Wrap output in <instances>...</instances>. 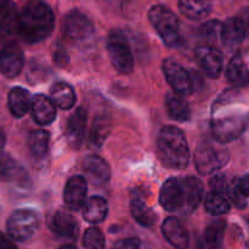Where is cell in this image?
Masks as SVG:
<instances>
[{
  "label": "cell",
  "instance_id": "6da1fadb",
  "mask_svg": "<svg viewBox=\"0 0 249 249\" xmlns=\"http://www.w3.org/2000/svg\"><path fill=\"white\" fill-rule=\"evenodd\" d=\"M203 197V184L195 177L170 178L163 184L160 203L172 213L191 214L199 206Z\"/></svg>",
  "mask_w": 249,
  "mask_h": 249
},
{
  "label": "cell",
  "instance_id": "7a4b0ae2",
  "mask_svg": "<svg viewBox=\"0 0 249 249\" xmlns=\"http://www.w3.org/2000/svg\"><path fill=\"white\" fill-rule=\"evenodd\" d=\"M55 26L53 10L43 0H28L18 14V36L26 43L45 40Z\"/></svg>",
  "mask_w": 249,
  "mask_h": 249
},
{
  "label": "cell",
  "instance_id": "3957f363",
  "mask_svg": "<svg viewBox=\"0 0 249 249\" xmlns=\"http://www.w3.org/2000/svg\"><path fill=\"white\" fill-rule=\"evenodd\" d=\"M158 157L172 169H185L190 160V148L186 136L177 126H164L157 139Z\"/></svg>",
  "mask_w": 249,
  "mask_h": 249
},
{
  "label": "cell",
  "instance_id": "277c9868",
  "mask_svg": "<svg viewBox=\"0 0 249 249\" xmlns=\"http://www.w3.org/2000/svg\"><path fill=\"white\" fill-rule=\"evenodd\" d=\"M148 18L165 45L169 48H178L182 43L180 21L177 15L173 14L169 9L163 5H156L151 7Z\"/></svg>",
  "mask_w": 249,
  "mask_h": 249
},
{
  "label": "cell",
  "instance_id": "5b68a950",
  "mask_svg": "<svg viewBox=\"0 0 249 249\" xmlns=\"http://www.w3.org/2000/svg\"><path fill=\"white\" fill-rule=\"evenodd\" d=\"M229 151L220 142H201L195 151L194 160L199 174L208 175L221 169L229 162Z\"/></svg>",
  "mask_w": 249,
  "mask_h": 249
},
{
  "label": "cell",
  "instance_id": "8992f818",
  "mask_svg": "<svg viewBox=\"0 0 249 249\" xmlns=\"http://www.w3.org/2000/svg\"><path fill=\"white\" fill-rule=\"evenodd\" d=\"M107 53L112 66L122 74L133 72L134 57L125 36L119 29H113L107 38Z\"/></svg>",
  "mask_w": 249,
  "mask_h": 249
},
{
  "label": "cell",
  "instance_id": "52a82bcc",
  "mask_svg": "<svg viewBox=\"0 0 249 249\" xmlns=\"http://www.w3.org/2000/svg\"><path fill=\"white\" fill-rule=\"evenodd\" d=\"M39 228V216L31 209L15 211L7 219L6 229L10 237L18 242H26L33 237Z\"/></svg>",
  "mask_w": 249,
  "mask_h": 249
},
{
  "label": "cell",
  "instance_id": "ba28073f",
  "mask_svg": "<svg viewBox=\"0 0 249 249\" xmlns=\"http://www.w3.org/2000/svg\"><path fill=\"white\" fill-rule=\"evenodd\" d=\"M246 126V117L241 114H229L215 117L211 123L212 135L216 142L226 143L242 136Z\"/></svg>",
  "mask_w": 249,
  "mask_h": 249
},
{
  "label": "cell",
  "instance_id": "9c48e42d",
  "mask_svg": "<svg viewBox=\"0 0 249 249\" xmlns=\"http://www.w3.org/2000/svg\"><path fill=\"white\" fill-rule=\"evenodd\" d=\"M249 36V9H245L238 16L226 19L221 26L220 39L228 48L240 45Z\"/></svg>",
  "mask_w": 249,
  "mask_h": 249
},
{
  "label": "cell",
  "instance_id": "30bf717a",
  "mask_svg": "<svg viewBox=\"0 0 249 249\" xmlns=\"http://www.w3.org/2000/svg\"><path fill=\"white\" fill-rule=\"evenodd\" d=\"M162 70L165 79L169 83L174 92L187 96L194 91V82L190 73L173 58H165L162 63Z\"/></svg>",
  "mask_w": 249,
  "mask_h": 249
},
{
  "label": "cell",
  "instance_id": "8fae6325",
  "mask_svg": "<svg viewBox=\"0 0 249 249\" xmlns=\"http://www.w3.org/2000/svg\"><path fill=\"white\" fill-rule=\"evenodd\" d=\"M62 32L66 38L72 41H84L91 38L95 28L92 22L79 11L66 15L62 23Z\"/></svg>",
  "mask_w": 249,
  "mask_h": 249
},
{
  "label": "cell",
  "instance_id": "7c38bea8",
  "mask_svg": "<svg viewBox=\"0 0 249 249\" xmlns=\"http://www.w3.org/2000/svg\"><path fill=\"white\" fill-rule=\"evenodd\" d=\"M24 66V56L15 41H9L0 50V73L6 78H15Z\"/></svg>",
  "mask_w": 249,
  "mask_h": 249
},
{
  "label": "cell",
  "instance_id": "4fadbf2b",
  "mask_svg": "<svg viewBox=\"0 0 249 249\" xmlns=\"http://www.w3.org/2000/svg\"><path fill=\"white\" fill-rule=\"evenodd\" d=\"M88 182L84 177L75 175L67 181L63 191V201L71 211H78L83 208L87 201Z\"/></svg>",
  "mask_w": 249,
  "mask_h": 249
},
{
  "label": "cell",
  "instance_id": "5bb4252c",
  "mask_svg": "<svg viewBox=\"0 0 249 249\" xmlns=\"http://www.w3.org/2000/svg\"><path fill=\"white\" fill-rule=\"evenodd\" d=\"M196 58L198 65L208 77L218 78L223 71V53L213 46H199L196 50Z\"/></svg>",
  "mask_w": 249,
  "mask_h": 249
},
{
  "label": "cell",
  "instance_id": "9a60e30c",
  "mask_svg": "<svg viewBox=\"0 0 249 249\" xmlns=\"http://www.w3.org/2000/svg\"><path fill=\"white\" fill-rule=\"evenodd\" d=\"M83 170L87 179L94 185L107 184L111 179V168L108 163L100 156L90 155L85 157Z\"/></svg>",
  "mask_w": 249,
  "mask_h": 249
},
{
  "label": "cell",
  "instance_id": "2e32d148",
  "mask_svg": "<svg viewBox=\"0 0 249 249\" xmlns=\"http://www.w3.org/2000/svg\"><path fill=\"white\" fill-rule=\"evenodd\" d=\"M88 114L83 107L75 109L74 113L68 118L66 136L70 145L74 148H79L84 141L85 130H87Z\"/></svg>",
  "mask_w": 249,
  "mask_h": 249
},
{
  "label": "cell",
  "instance_id": "e0dca14e",
  "mask_svg": "<svg viewBox=\"0 0 249 249\" xmlns=\"http://www.w3.org/2000/svg\"><path fill=\"white\" fill-rule=\"evenodd\" d=\"M18 34V12L12 2L6 1L0 6V41L9 43Z\"/></svg>",
  "mask_w": 249,
  "mask_h": 249
},
{
  "label": "cell",
  "instance_id": "ac0fdd59",
  "mask_svg": "<svg viewBox=\"0 0 249 249\" xmlns=\"http://www.w3.org/2000/svg\"><path fill=\"white\" fill-rule=\"evenodd\" d=\"M162 233L165 240L178 249H186L189 247L190 237L185 226L177 218H167L162 224Z\"/></svg>",
  "mask_w": 249,
  "mask_h": 249
},
{
  "label": "cell",
  "instance_id": "d6986e66",
  "mask_svg": "<svg viewBox=\"0 0 249 249\" xmlns=\"http://www.w3.org/2000/svg\"><path fill=\"white\" fill-rule=\"evenodd\" d=\"M32 117L39 125H48L56 119V106L50 97L45 95H36L32 99Z\"/></svg>",
  "mask_w": 249,
  "mask_h": 249
},
{
  "label": "cell",
  "instance_id": "ffe728a7",
  "mask_svg": "<svg viewBox=\"0 0 249 249\" xmlns=\"http://www.w3.org/2000/svg\"><path fill=\"white\" fill-rule=\"evenodd\" d=\"M51 230L56 235L66 238H77L78 223L72 214L67 212H56L51 219Z\"/></svg>",
  "mask_w": 249,
  "mask_h": 249
},
{
  "label": "cell",
  "instance_id": "44dd1931",
  "mask_svg": "<svg viewBox=\"0 0 249 249\" xmlns=\"http://www.w3.org/2000/svg\"><path fill=\"white\" fill-rule=\"evenodd\" d=\"M0 181L26 184L27 174L9 155H0Z\"/></svg>",
  "mask_w": 249,
  "mask_h": 249
},
{
  "label": "cell",
  "instance_id": "7402d4cb",
  "mask_svg": "<svg viewBox=\"0 0 249 249\" xmlns=\"http://www.w3.org/2000/svg\"><path fill=\"white\" fill-rule=\"evenodd\" d=\"M228 82L235 88H243L249 84V71L240 55L233 56L225 70Z\"/></svg>",
  "mask_w": 249,
  "mask_h": 249
},
{
  "label": "cell",
  "instance_id": "603a6c76",
  "mask_svg": "<svg viewBox=\"0 0 249 249\" xmlns=\"http://www.w3.org/2000/svg\"><path fill=\"white\" fill-rule=\"evenodd\" d=\"M165 108L170 118L177 122H187L191 118L189 104L177 92H169L165 96Z\"/></svg>",
  "mask_w": 249,
  "mask_h": 249
},
{
  "label": "cell",
  "instance_id": "cb8c5ba5",
  "mask_svg": "<svg viewBox=\"0 0 249 249\" xmlns=\"http://www.w3.org/2000/svg\"><path fill=\"white\" fill-rule=\"evenodd\" d=\"M108 213V204L102 197L94 196L85 201L83 206V216L88 223L97 224L106 219Z\"/></svg>",
  "mask_w": 249,
  "mask_h": 249
},
{
  "label": "cell",
  "instance_id": "d4e9b609",
  "mask_svg": "<svg viewBox=\"0 0 249 249\" xmlns=\"http://www.w3.org/2000/svg\"><path fill=\"white\" fill-rule=\"evenodd\" d=\"M31 94L23 88H14L9 94V109L16 118H22L31 109Z\"/></svg>",
  "mask_w": 249,
  "mask_h": 249
},
{
  "label": "cell",
  "instance_id": "484cf974",
  "mask_svg": "<svg viewBox=\"0 0 249 249\" xmlns=\"http://www.w3.org/2000/svg\"><path fill=\"white\" fill-rule=\"evenodd\" d=\"M50 99L61 109H70L75 104V92L70 84L58 82L51 87Z\"/></svg>",
  "mask_w": 249,
  "mask_h": 249
},
{
  "label": "cell",
  "instance_id": "4316f807",
  "mask_svg": "<svg viewBox=\"0 0 249 249\" xmlns=\"http://www.w3.org/2000/svg\"><path fill=\"white\" fill-rule=\"evenodd\" d=\"M179 10L187 18L199 21L209 15L212 2L211 0H179Z\"/></svg>",
  "mask_w": 249,
  "mask_h": 249
},
{
  "label": "cell",
  "instance_id": "83f0119b",
  "mask_svg": "<svg viewBox=\"0 0 249 249\" xmlns=\"http://www.w3.org/2000/svg\"><path fill=\"white\" fill-rule=\"evenodd\" d=\"M112 123L107 116H99L94 119L91 130L89 135V143L91 147L100 148L105 143L106 139L111 133Z\"/></svg>",
  "mask_w": 249,
  "mask_h": 249
},
{
  "label": "cell",
  "instance_id": "f1b7e54d",
  "mask_svg": "<svg viewBox=\"0 0 249 249\" xmlns=\"http://www.w3.org/2000/svg\"><path fill=\"white\" fill-rule=\"evenodd\" d=\"M130 212L133 218L145 228H151L156 223V214L141 197H134L130 202Z\"/></svg>",
  "mask_w": 249,
  "mask_h": 249
},
{
  "label": "cell",
  "instance_id": "f546056e",
  "mask_svg": "<svg viewBox=\"0 0 249 249\" xmlns=\"http://www.w3.org/2000/svg\"><path fill=\"white\" fill-rule=\"evenodd\" d=\"M226 230V221L223 219H216L212 221L204 232V241L211 249H220L223 246L224 235Z\"/></svg>",
  "mask_w": 249,
  "mask_h": 249
},
{
  "label": "cell",
  "instance_id": "4dcf8cb0",
  "mask_svg": "<svg viewBox=\"0 0 249 249\" xmlns=\"http://www.w3.org/2000/svg\"><path fill=\"white\" fill-rule=\"evenodd\" d=\"M50 134L45 130H34L29 134L28 147L36 157L41 158L48 153Z\"/></svg>",
  "mask_w": 249,
  "mask_h": 249
},
{
  "label": "cell",
  "instance_id": "1f68e13d",
  "mask_svg": "<svg viewBox=\"0 0 249 249\" xmlns=\"http://www.w3.org/2000/svg\"><path fill=\"white\" fill-rule=\"evenodd\" d=\"M231 206L228 197L224 194L212 190L206 198V209L212 215H223L229 213Z\"/></svg>",
  "mask_w": 249,
  "mask_h": 249
},
{
  "label": "cell",
  "instance_id": "d6a6232c",
  "mask_svg": "<svg viewBox=\"0 0 249 249\" xmlns=\"http://www.w3.org/2000/svg\"><path fill=\"white\" fill-rule=\"evenodd\" d=\"M83 245L85 249H105L104 233L97 228H89L84 233L83 237Z\"/></svg>",
  "mask_w": 249,
  "mask_h": 249
},
{
  "label": "cell",
  "instance_id": "836d02e7",
  "mask_svg": "<svg viewBox=\"0 0 249 249\" xmlns=\"http://www.w3.org/2000/svg\"><path fill=\"white\" fill-rule=\"evenodd\" d=\"M221 26H223V23H220L216 19H213V21H208L203 26H201L199 32H201L202 36H204L207 40H215L218 36H220Z\"/></svg>",
  "mask_w": 249,
  "mask_h": 249
},
{
  "label": "cell",
  "instance_id": "e575fe53",
  "mask_svg": "<svg viewBox=\"0 0 249 249\" xmlns=\"http://www.w3.org/2000/svg\"><path fill=\"white\" fill-rule=\"evenodd\" d=\"M226 196L231 199V202H232L237 208L243 209L247 207V199H246L247 197H245L240 191H238L237 187H236V184H229Z\"/></svg>",
  "mask_w": 249,
  "mask_h": 249
},
{
  "label": "cell",
  "instance_id": "d590c367",
  "mask_svg": "<svg viewBox=\"0 0 249 249\" xmlns=\"http://www.w3.org/2000/svg\"><path fill=\"white\" fill-rule=\"evenodd\" d=\"M112 249H145V247L139 238H125L118 241Z\"/></svg>",
  "mask_w": 249,
  "mask_h": 249
},
{
  "label": "cell",
  "instance_id": "8d00e7d4",
  "mask_svg": "<svg viewBox=\"0 0 249 249\" xmlns=\"http://www.w3.org/2000/svg\"><path fill=\"white\" fill-rule=\"evenodd\" d=\"M53 61H55V63L60 65V67H65L68 63V53L62 46H58L56 49L55 53H53Z\"/></svg>",
  "mask_w": 249,
  "mask_h": 249
},
{
  "label": "cell",
  "instance_id": "74e56055",
  "mask_svg": "<svg viewBox=\"0 0 249 249\" xmlns=\"http://www.w3.org/2000/svg\"><path fill=\"white\" fill-rule=\"evenodd\" d=\"M235 184H236V187H237L238 191H240L243 196L249 197V174L240 178V179H238Z\"/></svg>",
  "mask_w": 249,
  "mask_h": 249
},
{
  "label": "cell",
  "instance_id": "f35d334b",
  "mask_svg": "<svg viewBox=\"0 0 249 249\" xmlns=\"http://www.w3.org/2000/svg\"><path fill=\"white\" fill-rule=\"evenodd\" d=\"M0 249H17V247L12 242L11 238H9L4 233L0 232Z\"/></svg>",
  "mask_w": 249,
  "mask_h": 249
},
{
  "label": "cell",
  "instance_id": "ab89813d",
  "mask_svg": "<svg viewBox=\"0 0 249 249\" xmlns=\"http://www.w3.org/2000/svg\"><path fill=\"white\" fill-rule=\"evenodd\" d=\"M243 138H245L246 143L249 145V116L246 118V126H245V130H243Z\"/></svg>",
  "mask_w": 249,
  "mask_h": 249
},
{
  "label": "cell",
  "instance_id": "60d3db41",
  "mask_svg": "<svg viewBox=\"0 0 249 249\" xmlns=\"http://www.w3.org/2000/svg\"><path fill=\"white\" fill-rule=\"evenodd\" d=\"M5 142H6V138H5V134L2 131H0V155L2 153V150L5 147Z\"/></svg>",
  "mask_w": 249,
  "mask_h": 249
},
{
  "label": "cell",
  "instance_id": "b9f144b4",
  "mask_svg": "<svg viewBox=\"0 0 249 249\" xmlns=\"http://www.w3.org/2000/svg\"><path fill=\"white\" fill-rule=\"evenodd\" d=\"M58 249H77V247L73 245H65V246H61Z\"/></svg>",
  "mask_w": 249,
  "mask_h": 249
},
{
  "label": "cell",
  "instance_id": "7bdbcfd3",
  "mask_svg": "<svg viewBox=\"0 0 249 249\" xmlns=\"http://www.w3.org/2000/svg\"><path fill=\"white\" fill-rule=\"evenodd\" d=\"M6 1H7V0H0V6H1L2 4H5Z\"/></svg>",
  "mask_w": 249,
  "mask_h": 249
},
{
  "label": "cell",
  "instance_id": "ee69618b",
  "mask_svg": "<svg viewBox=\"0 0 249 249\" xmlns=\"http://www.w3.org/2000/svg\"><path fill=\"white\" fill-rule=\"evenodd\" d=\"M107 1H116V0H107Z\"/></svg>",
  "mask_w": 249,
  "mask_h": 249
},
{
  "label": "cell",
  "instance_id": "f6af8a7d",
  "mask_svg": "<svg viewBox=\"0 0 249 249\" xmlns=\"http://www.w3.org/2000/svg\"><path fill=\"white\" fill-rule=\"evenodd\" d=\"M247 249H249V243L247 245Z\"/></svg>",
  "mask_w": 249,
  "mask_h": 249
}]
</instances>
